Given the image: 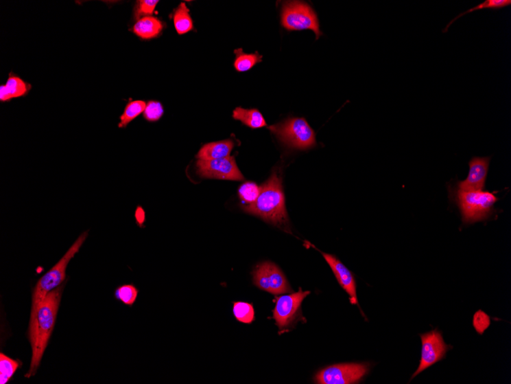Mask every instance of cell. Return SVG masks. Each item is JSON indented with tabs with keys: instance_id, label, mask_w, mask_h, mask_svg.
<instances>
[{
	"instance_id": "6da1fadb",
	"label": "cell",
	"mask_w": 511,
	"mask_h": 384,
	"mask_svg": "<svg viewBox=\"0 0 511 384\" xmlns=\"http://www.w3.org/2000/svg\"><path fill=\"white\" fill-rule=\"evenodd\" d=\"M63 287H58L45 297V300L32 306L30 324L29 340L32 348V359L29 372L25 375H35L41 361L51 335L54 329Z\"/></svg>"
},
{
	"instance_id": "7a4b0ae2",
	"label": "cell",
	"mask_w": 511,
	"mask_h": 384,
	"mask_svg": "<svg viewBox=\"0 0 511 384\" xmlns=\"http://www.w3.org/2000/svg\"><path fill=\"white\" fill-rule=\"evenodd\" d=\"M243 210L284 230L289 229L282 181L276 172H274L269 180L261 187V193L257 201L243 206Z\"/></svg>"
},
{
	"instance_id": "3957f363",
	"label": "cell",
	"mask_w": 511,
	"mask_h": 384,
	"mask_svg": "<svg viewBox=\"0 0 511 384\" xmlns=\"http://www.w3.org/2000/svg\"><path fill=\"white\" fill-rule=\"evenodd\" d=\"M449 197L460 208L464 224L487 220L494 214L495 204L499 201L495 194L484 190L464 191L450 188Z\"/></svg>"
},
{
	"instance_id": "277c9868",
	"label": "cell",
	"mask_w": 511,
	"mask_h": 384,
	"mask_svg": "<svg viewBox=\"0 0 511 384\" xmlns=\"http://www.w3.org/2000/svg\"><path fill=\"white\" fill-rule=\"evenodd\" d=\"M272 133L291 148L308 150L316 144V133L303 117L289 118L283 122L272 125Z\"/></svg>"
},
{
	"instance_id": "5b68a950",
	"label": "cell",
	"mask_w": 511,
	"mask_h": 384,
	"mask_svg": "<svg viewBox=\"0 0 511 384\" xmlns=\"http://www.w3.org/2000/svg\"><path fill=\"white\" fill-rule=\"evenodd\" d=\"M88 231H84L70 247L67 253L53 268L38 280L32 297V306L43 302L51 291L57 289L65 280L66 269L70 261L78 253L87 239Z\"/></svg>"
},
{
	"instance_id": "8992f818",
	"label": "cell",
	"mask_w": 511,
	"mask_h": 384,
	"mask_svg": "<svg viewBox=\"0 0 511 384\" xmlns=\"http://www.w3.org/2000/svg\"><path fill=\"white\" fill-rule=\"evenodd\" d=\"M281 24L288 31L313 30L316 39L323 35L316 12L305 2H285L282 6Z\"/></svg>"
},
{
	"instance_id": "52a82bcc",
	"label": "cell",
	"mask_w": 511,
	"mask_h": 384,
	"mask_svg": "<svg viewBox=\"0 0 511 384\" xmlns=\"http://www.w3.org/2000/svg\"><path fill=\"white\" fill-rule=\"evenodd\" d=\"M369 372L366 363H342L324 368L318 372L315 381L320 384L357 383Z\"/></svg>"
},
{
	"instance_id": "ba28073f",
	"label": "cell",
	"mask_w": 511,
	"mask_h": 384,
	"mask_svg": "<svg viewBox=\"0 0 511 384\" xmlns=\"http://www.w3.org/2000/svg\"><path fill=\"white\" fill-rule=\"evenodd\" d=\"M253 276L255 286L269 293L277 295L291 291L287 278L274 263L265 262L258 264Z\"/></svg>"
},
{
	"instance_id": "9c48e42d",
	"label": "cell",
	"mask_w": 511,
	"mask_h": 384,
	"mask_svg": "<svg viewBox=\"0 0 511 384\" xmlns=\"http://www.w3.org/2000/svg\"><path fill=\"white\" fill-rule=\"evenodd\" d=\"M196 168L198 174L202 177L235 181L244 180L234 157L229 156L212 161L199 160Z\"/></svg>"
},
{
	"instance_id": "30bf717a",
	"label": "cell",
	"mask_w": 511,
	"mask_h": 384,
	"mask_svg": "<svg viewBox=\"0 0 511 384\" xmlns=\"http://www.w3.org/2000/svg\"><path fill=\"white\" fill-rule=\"evenodd\" d=\"M422 340V352L420 366L413 374L412 379L423 372L437 362L442 361L446 357L447 350L450 348L444 343L442 335L439 330H433L420 335Z\"/></svg>"
},
{
	"instance_id": "8fae6325",
	"label": "cell",
	"mask_w": 511,
	"mask_h": 384,
	"mask_svg": "<svg viewBox=\"0 0 511 384\" xmlns=\"http://www.w3.org/2000/svg\"><path fill=\"white\" fill-rule=\"evenodd\" d=\"M310 294V291H302L296 293L283 295L277 297L274 310V319L280 330L288 328L297 319L298 312L303 300Z\"/></svg>"
},
{
	"instance_id": "7c38bea8",
	"label": "cell",
	"mask_w": 511,
	"mask_h": 384,
	"mask_svg": "<svg viewBox=\"0 0 511 384\" xmlns=\"http://www.w3.org/2000/svg\"><path fill=\"white\" fill-rule=\"evenodd\" d=\"M492 157H474L468 162L469 171L466 180L457 182L456 188L464 191L483 190Z\"/></svg>"
},
{
	"instance_id": "4fadbf2b",
	"label": "cell",
	"mask_w": 511,
	"mask_h": 384,
	"mask_svg": "<svg viewBox=\"0 0 511 384\" xmlns=\"http://www.w3.org/2000/svg\"><path fill=\"white\" fill-rule=\"evenodd\" d=\"M322 254L333 270L338 283L348 294L351 304H357L356 282L353 274L335 256L327 253Z\"/></svg>"
},
{
	"instance_id": "5bb4252c",
	"label": "cell",
	"mask_w": 511,
	"mask_h": 384,
	"mask_svg": "<svg viewBox=\"0 0 511 384\" xmlns=\"http://www.w3.org/2000/svg\"><path fill=\"white\" fill-rule=\"evenodd\" d=\"M32 89V85L22 78L10 72L5 84L0 87V102H8L15 98L25 97Z\"/></svg>"
},
{
	"instance_id": "9a60e30c",
	"label": "cell",
	"mask_w": 511,
	"mask_h": 384,
	"mask_svg": "<svg viewBox=\"0 0 511 384\" xmlns=\"http://www.w3.org/2000/svg\"><path fill=\"white\" fill-rule=\"evenodd\" d=\"M164 28L165 24L161 19L154 16H147L139 19L131 30L143 41H150L161 35Z\"/></svg>"
},
{
	"instance_id": "2e32d148",
	"label": "cell",
	"mask_w": 511,
	"mask_h": 384,
	"mask_svg": "<svg viewBox=\"0 0 511 384\" xmlns=\"http://www.w3.org/2000/svg\"><path fill=\"white\" fill-rule=\"evenodd\" d=\"M234 145V142L231 140L204 144L199 150L197 158L200 161H212L228 157L233 150Z\"/></svg>"
},
{
	"instance_id": "e0dca14e",
	"label": "cell",
	"mask_w": 511,
	"mask_h": 384,
	"mask_svg": "<svg viewBox=\"0 0 511 384\" xmlns=\"http://www.w3.org/2000/svg\"><path fill=\"white\" fill-rule=\"evenodd\" d=\"M233 117L253 129L261 128L268 125L263 115L257 109H244L238 107L233 112Z\"/></svg>"
},
{
	"instance_id": "ac0fdd59",
	"label": "cell",
	"mask_w": 511,
	"mask_h": 384,
	"mask_svg": "<svg viewBox=\"0 0 511 384\" xmlns=\"http://www.w3.org/2000/svg\"><path fill=\"white\" fill-rule=\"evenodd\" d=\"M174 22L179 35H184L193 30V22L189 14V9L185 3H182L175 10Z\"/></svg>"
},
{
	"instance_id": "d6986e66",
	"label": "cell",
	"mask_w": 511,
	"mask_h": 384,
	"mask_svg": "<svg viewBox=\"0 0 511 384\" xmlns=\"http://www.w3.org/2000/svg\"><path fill=\"white\" fill-rule=\"evenodd\" d=\"M235 53L236 58L234 66L238 72L248 71L263 61V56L258 52L254 54H247L242 49H237L235 50Z\"/></svg>"
},
{
	"instance_id": "ffe728a7",
	"label": "cell",
	"mask_w": 511,
	"mask_h": 384,
	"mask_svg": "<svg viewBox=\"0 0 511 384\" xmlns=\"http://www.w3.org/2000/svg\"><path fill=\"white\" fill-rule=\"evenodd\" d=\"M510 5H511V0H486V1L480 3L479 5L475 6V8L468 10L466 11H464L460 13V15H457V16H455L453 19H452V21H451L448 23V25L446 26V28H444L442 30V32L443 33L447 32L451 25H452L455 21H457V19H460L461 17L464 16L468 14V13H472L475 11H479V10H499L501 9L508 8V6H510Z\"/></svg>"
},
{
	"instance_id": "44dd1931",
	"label": "cell",
	"mask_w": 511,
	"mask_h": 384,
	"mask_svg": "<svg viewBox=\"0 0 511 384\" xmlns=\"http://www.w3.org/2000/svg\"><path fill=\"white\" fill-rule=\"evenodd\" d=\"M145 106H147V103L142 100L129 102L126 106L123 115L119 117L121 122L119 123V128L127 127L137 117L143 114Z\"/></svg>"
},
{
	"instance_id": "7402d4cb",
	"label": "cell",
	"mask_w": 511,
	"mask_h": 384,
	"mask_svg": "<svg viewBox=\"0 0 511 384\" xmlns=\"http://www.w3.org/2000/svg\"><path fill=\"white\" fill-rule=\"evenodd\" d=\"M233 313L235 319L243 324H251L255 321V310L253 304L237 302L234 303Z\"/></svg>"
},
{
	"instance_id": "603a6c76",
	"label": "cell",
	"mask_w": 511,
	"mask_h": 384,
	"mask_svg": "<svg viewBox=\"0 0 511 384\" xmlns=\"http://www.w3.org/2000/svg\"><path fill=\"white\" fill-rule=\"evenodd\" d=\"M19 367V363L16 361L10 359L1 353L0 354V383L5 384L8 383L16 372Z\"/></svg>"
},
{
	"instance_id": "cb8c5ba5",
	"label": "cell",
	"mask_w": 511,
	"mask_h": 384,
	"mask_svg": "<svg viewBox=\"0 0 511 384\" xmlns=\"http://www.w3.org/2000/svg\"><path fill=\"white\" fill-rule=\"evenodd\" d=\"M139 291L132 284H123L116 289L115 296L126 306H132L137 299Z\"/></svg>"
},
{
	"instance_id": "d4e9b609",
	"label": "cell",
	"mask_w": 511,
	"mask_h": 384,
	"mask_svg": "<svg viewBox=\"0 0 511 384\" xmlns=\"http://www.w3.org/2000/svg\"><path fill=\"white\" fill-rule=\"evenodd\" d=\"M260 193L261 188L252 182L244 183L238 190L239 196L244 203L248 205L254 203Z\"/></svg>"
},
{
	"instance_id": "484cf974",
	"label": "cell",
	"mask_w": 511,
	"mask_h": 384,
	"mask_svg": "<svg viewBox=\"0 0 511 384\" xmlns=\"http://www.w3.org/2000/svg\"><path fill=\"white\" fill-rule=\"evenodd\" d=\"M158 0H139L134 10V16L136 21L143 17L152 16L158 5Z\"/></svg>"
},
{
	"instance_id": "4316f807",
	"label": "cell",
	"mask_w": 511,
	"mask_h": 384,
	"mask_svg": "<svg viewBox=\"0 0 511 384\" xmlns=\"http://www.w3.org/2000/svg\"><path fill=\"white\" fill-rule=\"evenodd\" d=\"M164 115L163 104L157 101H150L147 103L143 112L145 120L150 122H156L162 118Z\"/></svg>"
},
{
	"instance_id": "83f0119b",
	"label": "cell",
	"mask_w": 511,
	"mask_h": 384,
	"mask_svg": "<svg viewBox=\"0 0 511 384\" xmlns=\"http://www.w3.org/2000/svg\"><path fill=\"white\" fill-rule=\"evenodd\" d=\"M136 218L139 225H142L145 221V213L141 207H138L136 213Z\"/></svg>"
}]
</instances>
